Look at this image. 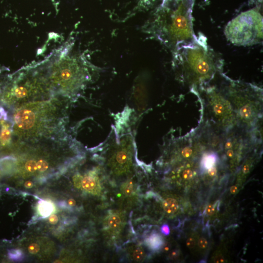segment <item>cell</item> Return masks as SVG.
<instances>
[{"mask_svg":"<svg viewBox=\"0 0 263 263\" xmlns=\"http://www.w3.org/2000/svg\"><path fill=\"white\" fill-rule=\"evenodd\" d=\"M178 252L177 251H174L173 253L171 254V257L173 258H175L176 257L178 256Z\"/></svg>","mask_w":263,"mask_h":263,"instance_id":"cell-34","label":"cell"},{"mask_svg":"<svg viewBox=\"0 0 263 263\" xmlns=\"http://www.w3.org/2000/svg\"><path fill=\"white\" fill-rule=\"evenodd\" d=\"M237 191V188L236 186H233L231 188V192L232 194H234L236 193Z\"/></svg>","mask_w":263,"mask_h":263,"instance_id":"cell-33","label":"cell"},{"mask_svg":"<svg viewBox=\"0 0 263 263\" xmlns=\"http://www.w3.org/2000/svg\"><path fill=\"white\" fill-rule=\"evenodd\" d=\"M82 187L84 190L94 195H99L101 190L99 170L93 169L82 175Z\"/></svg>","mask_w":263,"mask_h":263,"instance_id":"cell-9","label":"cell"},{"mask_svg":"<svg viewBox=\"0 0 263 263\" xmlns=\"http://www.w3.org/2000/svg\"><path fill=\"white\" fill-rule=\"evenodd\" d=\"M218 160L217 154L215 153H210L204 155L201 161V167L203 171L209 170L214 167Z\"/></svg>","mask_w":263,"mask_h":263,"instance_id":"cell-13","label":"cell"},{"mask_svg":"<svg viewBox=\"0 0 263 263\" xmlns=\"http://www.w3.org/2000/svg\"><path fill=\"white\" fill-rule=\"evenodd\" d=\"M76 201L74 199H70L68 201V204L70 206H75L76 205Z\"/></svg>","mask_w":263,"mask_h":263,"instance_id":"cell-31","label":"cell"},{"mask_svg":"<svg viewBox=\"0 0 263 263\" xmlns=\"http://www.w3.org/2000/svg\"><path fill=\"white\" fill-rule=\"evenodd\" d=\"M249 170H250V167L248 165H246L244 167L243 170L244 173L247 174L249 173Z\"/></svg>","mask_w":263,"mask_h":263,"instance_id":"cell-32","label":"cell"},{"mask_svg":"<svg viewBox=\"0 0 263 263\" xmlns=\"http://www.w3.org/2000/svg\"><path fill=\"white\" fill-rule=\"evenodd\" d=\"M48 221H49V222L50 224H52V225H55L58 223L59 218H58L57 215H55V214H52V215H50Z\"/></svg>","mask_w":263,"mask_h":263,"instance_id":"cell-25","label":"cell"},{"mask_svg":"<svg viewBox=\"0 0 263 263\" xmlns=\"http://www.w3.org/2000/svg\"><path fill=\"white\" fill-rule=\"evenodd\" d=\"M41 67L53 94L67 99L76 98L91 78L88 68L75 56L62 55Z\"/></svg>","mask_w":263,"mask_h":263,"instance_id":"cell-4","label":"cell"},{"mask_svg":"<svg viewBox=\"0 0 263 263\" xmlns=\"http://www.w3.org/2000/svg\"><path fill=\"white\" fill-rule=\"evenodd\" d=\"M162 206L164 211L169 214L175 213L177 212L179 207L177 201L175 199L172 198L166 199L163 201Z\"/></svg>","mask_w":263,"mask_h":263,"instance_id":"cell-15","label":"cell"},{"mask_svg":"<svg viewBox=\"0 0 263 263\" xmlns=\"http://www.w3.org/2000/svg\"><path fill=\"white\" fill-rule=\"evenodd\" d=\"M9 258L14 261H21L24 258V254L21 250L12 249L8 251Z\"/></svg>","mask_w":263,"mask_h":263,"instance_id":"cell-16","label":"cell"},{"mask_svg":"<svg viewBox=\"0 0 263 263\" xmlns=\"http://www.w3.org/2000/svg\"><path fill=\"white\" fill-rule=\"evenodd\" d=\"M36 162L37 171L40 172H45L49 168V163L44 159H40L37 162L36 161Z\"/></svg>","mask_w":263,"mask_h":263,"instance_id":"cell-18","label":"cell"},{"mask_svg":"<svg viewBox=\"0 0 263 263\" xmlns=\"http://www.w3.org/2000/svg\"><path fill=\"white\" fill-rule=\"evenodd\" d=\"M225 35L231 43L238 46H251L263 40V16L258 7L242 12L228 22Z\"/></svg>","mask_w":263,"mask_h":263,"instance_id":"cell-7","label":"cell"},{"mask_svg":"<svg viewBox=\"0 0 263 263\" xmlns=\"http://www.w3.org/2000/svg\"><path fill=\"white\" fill-rule=\"evenodd\" d=\"M161 231L162 233L166 235H168L170 233V228H169L168 225H167V224H164L161 227Z\"/></svg>","mask_w":263,"mask_h":263,"instance_id":"cell-26","label":"cell"},{"mask_svg":"<svg viewBox=\"0 0 263 263\" xmlns=\"http://www.w3.org/2000/svg\"><path fill=\"white\" fill-rule=\"evenodd\" d=\"M215 212V206L213 205H210L207 207L206 209L207 214L209 215H212Z\"/></svg>","mask_w":263,"mask_h":263,"instance_id":"cell-27","label":"cell"},{"mask_svg":"<svg viewBox=\"0 0 263 263\" xmlns=\"http://www.w3.org/2000/svg\"><path fill=\"white\" fill-rule=\"evenodd\" d=\"M196 93L203 95L209 114L220 128L228 131L233 127L237 122L234 111L221 87L208 85Z\"/></svg>","mask_w":263,"mask_h":263,"instance_id":"cell-8","label":"cell"},{"mask_svg":"<svg viewBox=\"0 0 263 263\" xmlns=\"http://www.w3.org/2000/svg\"><path fill=\"white\" fill-rule=\"evenodd\" d=\"M208 174L211 176H214L217 174V170L216 168L213 167L208 170Z\"/></svg>","mask_w":263,"mask_h":263,"instance_id":"cell-29","label":"cell"},{"mask_svg":"<svg viewBox=\"0 0 263 263\" xmlns=\"http://www.w3.org/2000/svg\"><path fill=\"white\" fill-rule=\"evenodd\" d=\"M33 185H34L33 183L31 181H27L24 183V186L27 189L32 188L33 187Z\"/></svg>","mask_w":263,"mask_h":263,"instance_id":"cell-30","label":"cell"},{"mask_svg":"<svg viewBox=\"0 0 263 263\" xmlns=\"http://www.w3.org/2000/svg\"><path fill=\"white\" fill-rule=\"evenodd\" d=\"M121 128L112 126L105 142L97 149L106 154L107 165L116 175L127 174L133 169L136 152L135 137L128 125Z\"/></svg>","mask_w":263,"mask_h":263,"instance_id":"cell-6","label":"cell"},{"mask_svg":"<svg viewBox=\"0 0 263 263\" xmlns=\"http://www.w3.org/2000/svg\"><path fill=\"white\" fill-rule=\"evenodd\" d=\"M194 3V0H176L173 8L163 9L153 22V34L173 53L197 39L192 24Z\"/></svg>","mask_w":263,"mask_h":263,"instance_id":"cell-3","label":"cell"},{"mask_svg":"<svg viewBox=\"0 0 263 263\" xmlns=\"http://www.w3.org/2000/svg\"><path fill=\"white\" fill-rule=\"evenodd\" d=\"M25 168L27 172L34 173L37 171L36 162L34 160H30L25 163Z\"/></svg>","mask_w":263,"mask_h":263,"instance_id":"cell-19","label":"cell"},{"mask_svg":"<svg viewBox=\"0 0 263 263\" xmlns=\"http://www.w3.org/2000/svg\"><path fill=\"white\" fill-rule=\"evenodd\" d=\"M82 175L77 173L73 177V183L75 187L79 189L82 187Z\"/></svg>","mask_w":263,"mask_h":263,"instance_id":"cell-21","label":"cell"},{"mask_svg":"<svg viewBox=\"0 0 263 263\" xmlns=\"http://www.w3.org/2000/svg\"><path fill=\"white\" fill-rule=\"evenodd\" d=\"M122 191L126 196H131L134 191V185L131 180L127 181L122 185Z\"/></svg>","mask_w":263,"mask_h":263,"instance_id":"cell-17","label":"cell"},{"mask_svg":"<svg viewBox=\"0 0 263 263\" xmlns=\"http://www.w3.org/2000/svg\"><path fill=\"white\" fill-rule=\"evenodd\" d=\"M107 225L108 229L113 233L119 232L122 226V220L119 214L113 213L107 218Z\"/></svg>","mask_w":263,"mask_h":263,"instance_id":"cell-11","label":"cell"},{"mask_svg":"<svg viewBox=\"0 0 263 263\" xmlns=\"http://www.w3.org/2000/svg\"><path fill=\"white\" fill-rule=\"evenodd\" d=\"M193 176V172L190 169H187L183 172L182 174L183 178L184 180H190Z\"/></svg>","mask_w":263,"mask_h":263,"instance_id":"cell-23","label":"cell"},{"mask_svg":"<svg viewBox=\"0 0 263 263\" xmlns=\"http://www.w3.org/2000/svg\"><path fill=\"white\" fill-rule=\"evenodd\" d=\"M60 100L54 97L18 106L13 124L21 142L60 138L64 132L66 119Z\"/></svg>","mask_w":263,"mask_h":263,"instance_id":"cell-1","label":"cell"},{"mask_svg":"<svg viewBox=\"0 0 263 263\" xmlns=\"http://www.w3.org/2000/svg\"><path fill=\"white\" fill-rule=\"evenodd\" d=\"M6 120L7 118H3L0 120V125L2 126L0 133V143L3 147L10 143L12 136V128L10 127V124L6 123Z\"/></svg>","mask_w":263,"mask_h":263,"instance_id":"cell-10","label":"cell"},{"mask_svg":"<svg viewBox=\"0 0 263 263\" xmlns=\"http://www.w3.org/2000/svg\"><path fill=\"white\" fill-rule=\"evenodd\" d=\"M144 255V252L141 248H137L135 249L133 253V257L134 260L137 261H140L143 259Z\"/></svg>","mask_w":263,"mask_h":263,"instance_id":"cell-20","label":"cell"},{"mask_svg":"<svg viewBox=\"0 0 263 263\" xmlns=\"http://www.w3.org/2000/svg\"><path fill=\"white\" fill-rule=\"evenodd\" d=\"M225 95L232 104L237 122L248 128L255 126L261 117L262 90L251 84L235 81L224 75Z\"/></svg>","mask_w":263,"mask_h":263,"instance_id":"cell-5","label":"cell"},{"mask_svg":"<svg viewBox=\"0 0 263 263\" xmlns=\"http://www.w3.org/2000/svg\"><path fill=\"white\" fill-rule=\"evenodd\" d=\"M146 245L153 250L160 249L164 244L163 238L157 233L152 234L145 240Z\"/></svg>","mask_w":263,"mask_h":263,"instance_id":"cell-12","label":"cell"},{"mask_svg":"<svg viewBox=\"0 0 263 263\" xmlns=\"http://www.w3.org/2000/svg\"><path fill=\"white\" fill-rule=\"evenodd\" d=\"M28 250H29V252L31 254L35 255V254H37V253L39 252L40 250V246L37 244L33 243L29 246Z\"/></svg>","mask_w":263,"mask_h":263,"instance_id":"cell-22","label":"cell"},{"mask_svg":"<svg viewBox=\"0 0 263 263\" xmlns=\"http://www.w3.org/2000/svg\"><path fill=\"white\" fill-rule=\"evenodd\" d=\"M198 246L201 249H205L208 246V241L204 238H201L198 242Z\"/></svg>","mask_w":263,"mask_h":263,"instance_id":"cell-24","label":"cell"},{"mask_svg":"<svg viewBox=\"0 0 263 263\" xmlns=\"http://www.w3.org/2000/svg\"><path fill=\"white\" fill-rule=\"evenodd\" d=\"M54 209L52 204L48 201L41 200L39 202L38 210L40 214L43 217H47L50 216L53 212Z\"/></svg>","mask_w":263,"mask_h":263,"instance_id":"cell-14","label":"cell"},{"mask_svg":"<svg viewBox=\"0 0 263 263\" xmlns=\"http://www.w3.org/2000/svg\"><path fill=\"white\" fill-rule=\"evenodd\" d=\"M196 41L183 47L174 53V65L182 81L192 92L199 90L221 73L223 61L208 46L205 36L200 33Z\"/></svg>","mask_w":263,"mask_h":263,"instance_id":"cell-2","label":"cell"},{"mask_svg":"<svg viewBox=\"0 0 263 263\" xmlns=\"http://www.w3.org/2000/svg\"><path fill=\"white\" fill-rule=\"evenodd\" d=\"M196 245V240L194 238L190 237L187 241V247L189 248H192L195 247Z\"/></svg>","mask_w":263,"mask_h":263,"instance_id":"cell-28","label":"cell"}]
</instances>
